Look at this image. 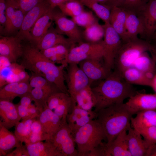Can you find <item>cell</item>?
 Masks as SVG:
<instances>
[{
    "label": "cell",
    "mask_w": 156,
    "mask_h": 156,
    "mask_svg": "<svg viewBox=\"0 0 156 156\" xmlns=\"http://www.w3.org/2000/svg\"><path fill=\"white\" fill-rule=\"evenodd\" d=\"M92 89L96 100L94 111L97 113L113 104L123 103L125 100L137 92L132 84L125 80L120 73L114 70Z\"/></svg>",
    "instance_id": "1"
},
{
    "label": "cell",
    "mask_w": 156,
    "mask_h": 156,
    "mask_svg": "<svg viewBox=\"0 0 156 156\" xmlns=\"http://www.w3.org/2000/svg\"><path fill=\"white\" fill-rule=\"evenodd\" d=\"M21 57V64L25 69L43 76L60 91L69 94L65 83V68L63 66L56 65L34 46L23 47Z\"/></svg>",
    "instance_id": "2"
},
{
    "label": "cell",
    "mask_w": 156,
    "mask_h": 156,
    "mask_svg": "<svg viewBox=\"0 0 156 156\" xmlns=\"http://www.w3.org/2000/svg\"><path fill=\"white\" fill-rule=\"evenodd\" d=\"M133 115L124 103H116L102 109L97 113L96 119L105 134L107 146H109L117 136L131 126Z\"/></svg>",
    "instance_id": "3"
},
{
    "label": "cell",
    "mask_w": 156,
    "mask_h": 156,
    "mask_svg": "<svg viewBox=\"0 0 156 156\" xmlns=\"http://www.w3.org/2000/svg\"><path fill=\"white\" fill-rule=\"evenodd\" d=\"M78 156H99L106 137L96 118L79 129L73 135Z\"/></svg>",
    "instance_id": "4"
},
{
    "label": "cell",
    "mask_w": 156,
    "mask_h": 156,
    "mask_svg": "<svg viewBox=\"0 0 156 156\" xmlns=\"http://www.w3.org/2000/svg\"><path fill=\"white\" fill-rule=\"evenodd\" d=\"M150 44V42L138 37L122 42L115 59L114 70L121 73L131 67L142 53L149 51Z\"/></svg>",
    "instance_id": "5"
},
{
    "label": "cell",
    "mask_w": 156,
    "mask_h": 156,
    "mask_svg": "<svg viewBox=\"0 0 156 156\" xmlns=\"http://www.w3.org/2000/svg\"><path fill=\"white\" fill-rule=\"evenodd\" d=\"M103 25L105 34L103 59L105 66L111 71L114 68L115 59L122 41L119 35L109 23H105Z\"/></svg>",
    "instance_id": "6"
},
{
    "label": "cell",
    "mask_w": 156,
    "mask_h": 156,
    "mask_svg": "<svg viewBox=\"0 0 156 156\" xmlns=\"http://www.w3.org/2000/svg\"><path fill=\"white\" fill-rule=\"evenodd\" d=\"M48 141L54 144L62 156H78L74 136L67 122L62 123L54 135Z\"/></svg>",
    "instance_id": "7"
},
{
    "label": "cell",
    "mask_w": 156,
    "mask_h": 156,
    "mask_svg": "<svg viewBox=\"0 0 156 156\" xmlns=\"http://www.w3.org/2000/svg\"><path fill=\"white\" fill-rule=\"evenodd\" d=\"M66 68V72L65 73V82L68 93L73 100L79 91L91 85V83L78 64L70 63Z\"/></svg>",
    "instance_id": "8"
},
{
    "label": "cell",
    "mask_w": 156,
    "mask_h": 156,
    "mask_svg": "<svg viewBox=\"0 0 156 156\" xmlns=\"http://www.w3.org/2000/svg\"><path fill=\"white\" fill-rule=\"evenodd\" d=\"M53 19L56 25L57 31L62 35H66L75 44L83 42V32L77 25L72 20L68 18L60 11L53 10Z\"/></svg>",
    "instance_id": "9"
},
{
    "label": "cell",
    "mask_w": 156,
    "mask_h": 156,
    "mask_svg": "<svg viewBox=\"0 0 156 156\" xmlns=\"http://www.w3.org/2000/svg\"><path fill=\"white\" fill-rule=\"evenodd\" d=\"M51 10L52 9L50 8L46 0H44L27 12L17 36L22 39H25L31 41L30 32L32 27L41 16Z\"/></svg>",
    "instance_id": "10"
},
{
    "label": "cell",
    "mask_w": 156,
    "mask_h": 156,
    "mask_svg": "<svg viewBox=\"0 0 156 156\" xmlns=\"http://www.w3.org/2000/svg\"><path fill=\"white\" fill-rule=\"evenodd\" d=\"M6 21L3 31L5 34H10L18 31L26 14L16 0L6 1Z\"/></svg>",
    "instance_id": "11"
},
{
    "label": "cell",
    "mask_w": 156,
    "mask_h": 156,
    "mask_svg": "<svg viewBox=\"0 0 156 156\" xmlns=\"http://www.w3.org/2000/svg\"><path fill=\"white\" fill-rule=\"evenodd\" d=\"M71 109V113L67 116L66 121L73 136L79 129L97 117V113L94 110L84 109L75 103L73 104Z\"/></svg>",
    "instance_id": "12"
},
{
    "label": "cell",
    "mask_w": 156,
    "mask_h": 156,
    "mask_svg": "<svg viewBox=\"0 0 156 156\" xmlns=\"http://www.w3.org/2000/svg\"><path fill=\"white\" fill-rule=\"evenodd\" d=\"M22 40L18 36L1 37L0 55L7 58L11 63H16L23 54Z\"/></svg>",
    "instance_id": "13"
},
{
    "label": "cell",
    "mask_w": 156,
    "mask_h": 156,
    "mask_svg": "<svg viewBox=\"0 0 156 156\" xmlns=\"http://www.w3.org/2000/svg\"><path fill=\"white\" fill-rule=\"evenodd\" d=\"M37 119L41 125L45 141L51 139L62 123L59 117L48 107L47 104Z\"/></svg>",
    "instance_id": "14"
},
{
    "label": "cell",
    "mask_w": 156,
    "mask_h": 156,
    "mask_svg": "<svg viewBox=\"0 0 156 156\" xmlns=\"http://www.w3.org/2000/svg\"><path fill=\"white\" fill-rule=\"evenodd\" d=\"M136 14L143 25L144 38L150 42L156 32V0H149L144 8Z\"/></svg>",
    "instance_id": "15"
},
{
    "label": "cell",
    "mask_w": 156,
    "mask_h": 156,
    "mask_svg": "<svg viewBox=\"0 0 156 156\" xmlns=\"http://www.w3.org/2000/svg\"><path fill=\"white\" fill-rule=\"evenodd\" d=\"M101 59H90L80 62L78 65L90 80L91 83L106 78L111 73L101 62Z\"/></svg>",
    "instance_id": "16"
},
{
    "label": "cell",
    "mask_w": 156,
    "mask_h": 156,
    "mask_svg": "<svg viewBox=\"0 0 156 156\" xmlns=\"http://www.w3.org/2000/svg\"><path fill=\"white\" fill-rule=\"evenodd\" d=\"M133 115L141 111L156 109V94H147L137 92L125 103Z\"/></svg>",
    "instance_id": "17"
},
{
    "label": "cell",
    "mask_w": 156,
    "mask_h": 156,
    "mask_svg": "<svg viewBox=\"0 0 156 156\" xmlns=\"http://www.w3.org/2000/svg\"><path fill=\"white\" fill-rule=\"evenodd\" d=\"M36 44L35 46L40 51L43 50L58 44L66 45L70 48L75 44L68 38L58 33L56 29L51 27Z\"/></svg>",
    "instance_id": "18"
},
{
    "label": "cell",
    "mask_w": 156,
    "mask_h": 156,
    "mask_svg": "<svg viewBox=\"0 0 156 156\" xmlns=\"http://www.w3.org/2000/svg\"><path fill=\"white\" fill-rule=\"evenodd\" d=\"M32 88L29 81H17L8 83L0 88V99L12 102L16 97H20L30 92Z\"/></svg>",
    "instance_id": "19"
},
{
    "label": "cell",
    "mask_w": 156,
    "mask_h": 156,
    "mask_svg": "<svg viewBox=\"0 0 156 156\" xmlns=\"http://www.w3.org/2000/svg\"><path fill=\"white\" fill-rule=\"evenodd\" d=\"M0 123L8 129L15 126L21 119L12 102L0 99Z\"/></svg>",
    "instance_id": "20"
},
{
    "label": "cell",
    "mask_w": 156,
    "mask_h": 156,
    "mask_svg": "<svg viewBox=\"0 0 156 156\" xmlns=\"http://www.w3.org/2000/svg\"><path fill=\"white\" fill-rule=\"evenodd\" d=\"M127 16V10L123 8L113 6L112 8L109 23L123 42L129 40L126 29Z\"/></svg>",
    "instance_id": "21"
},
{
    "label": "cell",
    "mask_w": 156,
    "mask_h": 156,
    "mask_svg": "<svg viewBox=\"0 0 156 156\" xmlns=\"http://www.w3.org/2000/svg\"><path fill=\"white\" fill-rule=\"evenodd\" d=\"M69 52L80 53L87 59H102L104 53L103 40L95 43L81 42L77 46L72 47Z\"/></svg>",
    "instance_id": "22"
},
{
    "label": "cell",
    "mask_w": 156,
    "mask_h": 156,
    "mask_svg": "<svg viewBox=\"0 0 156 156\" xmlns=\"http://www.w3.org/2000/svg\"><path fill=\"white\" fill-rule=\"evenodd\" d=\"M127 131L128 148L131 156H146L149 146L142 139V135L131 126Z\"/></svg>",
    "instance_id": "23"
},
{
    "label": "cell",
    "mask_w": 156,
    "mask_h": 156,
    "mask_svg": "<svg viewBox=\"0 0 156 156\" xmlns=\"http://www.w3.org/2000/svg\"><path fill=\"white\" fill-rule=\"evenodd\" d=\"M53 10H51L41 16L30 31L31 42L36 45L47 32L52 25Z\"/></svg>",
    "instance_id": "24"
},
{
    "label": "cell",
    "mask_w": 156,
    "mask_h": 156,
    "mask_svg": "<svg viewBox=\"0 0 156 156\" xmlns=\"http://www.w3.org/2000/svg\"><path fill=\"white\" fill-rule=\"evenodd\" d=\"M127 131L124 130L109 146H106V156H131L128 148Z\"/></svg>",
    "instance_id": "25"
},
{
    "label": "cell",
    "mask_w": 156,
    "mask_h": 156,
    "mask_svg": "<svg viewBox=\"0 0 156 156\" xmlns=\"http://www.w3.org/2000/svg\"><path fill=\"white\" fill-rule=\"evenodd\" d=\"M25 145L29 156H62L54 144L49 141Z\"/></svg>",
    "instance_id": "26"
},
{
    "label": "cell",
    "mask_w": 156,
    "mask_h": 156,
    "mask_svg": "<svg viewBox=\"0 0 156 156\" xmlns=\"http://www.w3.org/2000/svg\"><path fill=\"white\" fill-rule=\"evenodd\" d=\"M22 144L14 133L0 123V156H6Z\"/></svg>",
    "instance_id": "27"
},
{
    "label": "cell",
    "mask_w": 156,
    "mask_h": 156,
    "mask_svg": "<svg viewBox=\"0 0 156 156\" xmlns=\"http://www.w3.org/2000/svg\"><path fill=\"white\" fill-rule=\"evenodd\" d=\"M131 119V127L138 130L149 127L156 126V109L145 110L138 112Z\"/></svg>",
    "instance_id": "28"
},
{
    "label": "cell",
    "mask_w": 156,
    "mask_h": 156,
    "mask_svg": "<svg viewBox=\"0 0 156 156\" xmlns=\"http://www.w3.org/2000/svg\"><path fill=\"white\" fill-rule=\"evenodd\" d=\"M126 10L127 16L126 29L129 40L138 37V35H141L144 39V30L140 19L135 12Z\"/></svg>",
    "instance_id": "29"
},
{
    "label": "cell",
    "mask_w": 156,
    "mask_h": 156,
    "mask_svg": "<svg viewBox=\"0 0 156 156\" xmlns=\"http://www.w3.org/2000/svg\"><path fill=\"white\" fill-rule=\"evenodd\" d=\"M70 49L66 45L58 44L40 51L44 56L55 64H60L66 68L68 65L66 60Z\"/></svg>",
    "instance_id": "30"
},
{
    "label": "cell",
    "mask_w": 156,
    "mask_h": 156,
    "mask_svg": "<svg viewBox=\"0 0 156 156\" xmlns=\"http://www.w3.org/2000/svg\"><path fill=\"white\" fill-rule=\"evenodd\" d=\"M73 101L79 107L86 110H92L96 105V100L91 85L79 91Z\"/></svg>",
    "instance_id": "31"
},
{
    "label": "cell",
    "mask_w": 156,
    "mask_h": 156,
    "mask_svg": "<svg viewBox=\"0 0 156 156\" xmlns=\"http://www.w3.org/2000/svg\"><path fill=\"white\" fill-rule=\"evenodd\" d=\"M125 80L131 84L150 86L151 81L145 73L133 67L124 70L121 73Z\"/></svg>",
    "instance_id": "32"
},
{
    "label": "cell",
    "mask_w": 156,
    "mask_h": 156,
    "mask_svg": "<svg viewBox=\"0 0 156 156\" xmlns=\"http://www.w3.org/2000/svg\"><path fill=\"white\" fill-rule=\"evenodd\" d=\"M104 34L103 25H100L98 20L85 28L83 32V40L86 42L91 43L97 42L102 40Z\"/></svg>",
    "instance_id": "33"
},
{
    "label": "cell",
    "mask_w": 156,
    "mask_h": 156,
    "mask_svg": "<svg viewBox=\"0 0 156 156\" xmlns=\"http://www.w3.org/2000/svg\"><path fill=\"white\" fill-rule=\"evenodd\" d=\"M30 76L29 83L32 88H40L49 96L53 93L61 91L53 84L43 76L33 73Z\"/></svg>",
    "instance_id": "34"
},
{
    "label": "cell",
    "mask_w": 156,
    "mask_h": 156,
    "mask_svg": "<svg viewBox=\"0 0 156 156\" xmlns=\"http://www.w3.org/2000/svg\"><path fill=\"white\" fill-rule=\"evenodd\" d=\"M131 67L144 73H152L156 74V61L150 56L147 51L142 53L135 61Z\"/></svg>",
    "instance_id": "35"
},
{
    "label": "cell",
    "mask_w": 156,
    "mask_h": 156,
    "mask_svg": "<svg viewBox=\"0 0 156 156\" xmlns=\"http://www.w3.org/2000/svg\"><path fill=\"white\" fill-rule=\"evenodd\" d=\"M83 6L92 9L105 23H109L111 9L108 6L93 0H81Z\"/></svg>",
    "instance_id": "36"
},
{
    "label": "cell",
    "mask_w": 156,
    "mask_h": 156,
    "mask_svg": "<svg viewBox=\"0 0 156 156\" xmlns=\"http://www.w3.org/2000/svg\"><path fill=\"white\" fill-rule=\"evenodd\" d=\"M36 118L22 120L15 126L14 134L21 142L28 143L33 122Z\"/></svg>",
    "instance_id": "37"
},
{
    "label": "cell",
    "mask_w": 156,
    "mask_h": 156,
    "mask_svg": "<svg viewBox=\"0 0 156 156\" xmlns=\"http://www.w3.org/2000/svg\"><path fill=\"white\" fill-rule=\"evenodd\" d=\"M83 6L80 1H71L63 3L57 7L65 16L73 18L79 15L84 10Z\"/></svg>",
    "instance_id": "38"
},
{
    "label": "cell",
    "mask_w": 156,
    "mask_h": 156,
    "mask_svg": "<svg viewBox=\"0 0 156 156\" xmlns=\"http://www.w3.org/2000/svg\"><path fill=\"white\" fill-rule=\"evenodd\" d=\"M30 93L35 106L41 112L47 104L49 95L42 90L36 88H33Z\"/></svg>",
    "instance_id": "39"
},
{
    "label": "cell",
    "mask_w": 156,
    "mask_h": 156,
    "mask_svg": "<svg viewBox=\"0 0 156 156\" xmlns=\"http://www.w3.org/2000/svg\"><path fill=\"white\" fill-rule=\"evenodd\" d=\"M31 129V133L27 144L45 140L41 125L37 118L32 122Z\"/></svg>",
    "instance_id": "40"
},
{
    "label": "cell",
    "mask_w": 156,
    "mask_h": 156,
    "mask_svg": "<svg viewBox=\"0 0 156 156\" xmlns=\"http://www.w3.org/2000/svg\"><path fill=\"white\" fill-rule=\"evenodd\" d=\"M72 20L77 25L85 28L97 20L92 12L84 10L79 15L72 18Z\"/></svg>",
    "instance_id": "41"
},
{
    "label": "cell",
    "mask_w": 156,
    "mask_h": 156,
    "mask_svg": "<svg viewBox=\"0 0 156 156\" xmlns=\"http://www.w3.org/2000/svg\"><path fill=\"white\" fill-rule=\"evenodd\" d=\"M149 0H126L122 7L137 14L145 7Z\"/></svg>",
    "instance_id": "42"
},
{
    "label": "cell",
    "mask_w": 156,
    "mask_h": 156,
    "mask_svg": "<svg viewBox=\"0 0 156 156\" xmlns=\"http://www.w3.org/2000/svg\"><path fill=\"white\" fill-rule=\"evenodd\" d=\"M137 131L143 136L149 147L156 143V126L149 127Z\"/></svg>",
    "instance_id": "43"
},
{
    "label": "cell",
    "mask_w": 156,
    "mask_h": 156,
    "mask_svg": "<svg viewBox=\"0 0 156 156\" xmlns=\"http://www.w3.org/2000/svg\"><path fill=\"white\" fill-rule=\"evenodd\" d=\"M9 68L12 73L17 77L19 81H29L30 76L21 64H19L16 63H12Z\"/></svg>",
    "instance_id": "44"
},
{
    "label": "cell",
    "mask_w": 156,
    "mask_h": 156,
    "mask_svg": "<svg viewBox=\"0 0 156 156\" xmlns=\"http://www.w3.org/2000/svg\"><path fill=\"white\" fill-rule=\"evenodd\" d=\"M23 11L26 13L44 0H16Z\"/></svg>",
    "instance_id": "45"
},
{
    "label": "cell",
    "mask_w": 156,
    "mask_h": 156,
    "mask_svg": "<svg viewBox=\"0 0 156 156\" xmlns=\"http://www.w3.org/2000/svg\"><path fill=\"white\" fill-rule=\"evenodd\" d=\"M6 156H29L25 146L22 144L8 154Z\"/></svg>",
    "instance_id": "46"
},
{
    "label": "cell",
    "mask_w": 156,
    "mask_h": 156,
    "mask_svg": "<svg viewBox=\"0 0 156 156\" xmlns=\"http://www.w3.org/2000/svg\"><path fill=\"white\" fill-rule=\"evenodd\" d=\"M6 10L5 0H0V23L4 28L6 21Z\"/></svg>",
    "instance_id": "47"
},
{
    "label": "cell",
    "mask_w": 156,
    "mask_h": 156,
    "mask_svg": "<svg viewBox=\"0 0 156 156\" xmlns=\"http://www.w3.org/2000/svg\"><path fill=\"white\" fill-rule=\"evenodd\" d=\"M20 98L21 99L19 103L21 105L27 108L31 105V102L33 101L30 92L25 94Z\"/></svg>",
    "instance_id": "48"
},
{
    "label": "cell",
    "mask_w": 156,
    "mask_h": 156,
    "mask_svg": "<svg viewBox=\"0 0 156 156\" xmlns=\"http://www.w3.org/2000/svg\"><path fill=\"white\" fill-rule=\"evenodd\" d=\"M18 114L22 120L28 119V108L24 106L19 103L15 104Z\"/></svg>",
    "instance_id": "49"
},
{
    "label": "cell",
    "mask_w": 156,
    "mask_h": 156,
    "mask_svg": "<svg viewBox=\"0 0 156 156\" xmlns=\"http://www.w3.org/2000/svg\"><path fill=\"white\" fill-rule=\"evenodd\" d=\"M28 119L37 118L40 112L35 105L32 104L28 108Z\"/></svg>",
    "instance_id": "50"
},
{
    "label": "cell",
    "mask_w": 156,
    "mask_h": 156,
    "mask_svg": "<svg viewBox=\"0 0 156 156\" xmlns=\"http://www.w3.org/2000/svg\"><path fill=\"white\" fill-rule=\"evenodd\" d=\"M11 63L6 57L0 55V73L6 68L10 66Z\"/></svg>",
    "instance_id": "51"
},
{
    "label": "cell",
    "mask_w": 156,
    "mask_h": 156,
    "mask_svg": "<svg viewBox=\"0 0 156 156\" xmlns=\"http://www.w3.org/2000/svg\"><path fill=\"white\" fill-rule=\"evenodd\" d=\"M51 9H54L61 4L67 1H76L81 2V0H46Z\"/></svg>",
    "instance_id": "52"
},
{
    "label": "cell",
    "mask_w": 156,
    "mask_h": 156,
    "mask_svg": "<svg viewBox=\"0 0 156 156\" xmlns=\"http://www.w3.org/2000/svg\"><path fill=\"white\" fill-rule=\"evenodd\" d=\"M126 0H108L105 5L111 9L113 6L121 7Z\"/></svg>",
    "instance_id": "53"
},
{
    "label": "cell",
    "mask_w": 156,
    "mask_h": 156,
    "mask_svg": "<svg viewBox=\"0 0 156 156\" xmlns=\"http://www.w3.org/2000/svg\"><path fill=\"white\" fill-rule=\"evenodd\" d=\"M151 53L152 58L156 61V43L150 42L149 50Z\"/></svg>",
    "instance_id": "54"
},
{
    "label": "cell",
    "mask_w": 156,
    "mask_h": 156,
    "mask_svg": "<svg viewBox=\"0 0 156 156\" xmlns=\"http://www.w3.org/2000/svg\"><path fill=\"white\" fill-rule=\"evenodd\" d=\"M156 94V74L152 79L151 82L150 86Z\"/></svg>",
    "instance_id": "55"
},
{
    "label": "cell",
    "mask_w": 156,
    "mask_h": 156,
    "mask_svg": "<svg viewBox=\"0 0 156 156\" xmlns=\"http://www.w3.org/2000/svg\"><path fill=\"white\" fill-rule=\"evenodd\" d=\"M100 3L105 5L108 0H93Z\"/></svg>",
    "instance_id": "56"
},
{
    "label": "cell",
    "mask_w": 156,
    "mask_h": 156,
    "mask_svg": "<svg viewBox=\"0 0 156 156\" xmlns=\"http://www.w3.org/2000/svg\"><path fill=\"white\" fill-rule=\"evenodd\" d=\"M151 40H153L154 41V43H156V32L154 35Z\"/></svg>",
    "instance_id": "57"
},
{
    "label": "cell",
    "mask_w": 156,
    "mask_h": 156,
    "mask_svg": "<svg viewBox=\"0 0 156 156\" xmlns=\"http://www.w3.org/2000/svg\"><path fill=\"white\" fill-rule=\"evenodd\" d=\"M154 151L155 154H156V144L155 145L154 147Z\"/></svg>",
    "instance_id": "58"
},
{
    "label": "cell",
    "mask_w": 156,
    "mask_h": 156,
    "mask_svg": "<svg viewBox=\"0 0 156 156\" xmlns=\"http://www.w3.org/2000/svg\"><path fill=\"white\" fill-rule=\"evenodd\" d=\"M6 1H7V0H5Z\"/></svg>",
    "instance_id": "59"
},
{
    "label": "cell",
    "mask_w": 156,
    "mask_h": 156,
    "mask_svg": "<svg viewBox=\"0 0 156 156\" xmlns=\"http://www.w3.org/2000/svg\"></svg>",
    "instance_id": "60"
}]
</instances>
